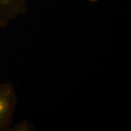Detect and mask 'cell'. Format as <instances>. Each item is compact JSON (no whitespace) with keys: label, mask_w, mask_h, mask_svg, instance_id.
<instances>
[{"label":"cell","mask_w":131,"mask_h":131,"mask_svg":"<svg viewBox=\"0 0 131 131\" xmlns=\"http://www.w3.org/2000/svg\"><path fill=\"white\" fill-rule=\"evenodd\" d=\"M15 87L9 82L0 83V131H9L18 106Z\"/></svg>","instance_id":"6da1fadb"},{"label":"cell","mask_w":131,"mask_h":131,"mask_svg":"<svg viewBox=\"0 0 131 131\" xmlns=\"http://www.w3.org/2000/svg\"><path fill=\"white\" fill-rule=\"evenodd\" d=\"M88 1H90V2H92V3H94V2H96V1H98V0H88Z\"/></svg>","instance_id":"277c9868"},{"label":"cell","mask_w":131,"mask_h":131,"mask_svg":"<svg viewBox=\"0 0 131 131\" xmlns=\"http://www.w3.org/2000/svg\"><path fill=\"white\" fill-rule=\"evenodd\" d=\"M27 12V0H0V28Z\"/></svg>","instance_id":"7a4b0ae2"},{"label":"cell","mask_w":131,"mask_h":131,"mask_svg":"<svg viewBox=\"0 0 131 131\" xmlns=\"http://www.w3.org/2000/svg\"><path fill=\"white\" fill-rule=\"evenodd\" d=\"M35 126L28 119H23L14 125H12L9 131H33Z\"/></svg>","instance_id":"3957f363"}]
</instances>
